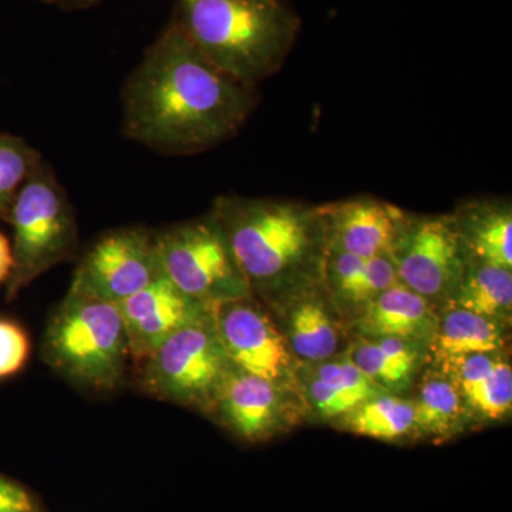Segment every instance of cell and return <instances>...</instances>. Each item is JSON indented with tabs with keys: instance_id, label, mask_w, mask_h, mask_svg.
Segmentation results:
<instances>
[{
	"instance_id": "9c48e42d",
	"label": "cell",
	"mask_w": 512,
	"mask_h": 512,
	"mask_svg": "<svg viewBox=\"0 0 512 512\" xmlns=\"http://www.w3.org/2000/svg\"><path fill=\"white\" fill-rule=\"evenodd\" d=\"M160 276L156 232L144 227L111 229L84 252L69 292L117 305Z\"/></svg>"
},
{
	"instance_id": "52a82bcc",
	"label": "cell",
	"mask_w": 512,
	"mask_h": 512,
	"mask_svg": "<svg viewBox=\"0 0 512 512\" xmlns=\"http://www.w3.org/2000/svg\"><path fill=\"white\" fill-rule=\"evenodd\" d=\"M154 232L163 275L191 298L214 306L252 295L211 211Z\"/></svg>"
},
{
	"instance_id": "44dd1931",
	"label": "cell",
	"mask_w": 512,
	"mask_h": 512,
	"mask_svg": "<svg viewBox=\"0 0 512 512\" xmlns=\"http://www.w3.org/2000/svg\"><path fill=\"white\" fill-rule=\"evenodd\" d=\"M413 403L417 439L441 443L463 433L473 423L456 382L440 367L434 366L424 373Z\"/></svg>"
},
{
	"instance_id": "cb8c5ba5",
	"label": "cell",
	"mask_w": 512,
	"mask_h": 512,
	"mask_svg": "<svg viewBox=\"0 0 512 512\" xmlns=\"http://www.w3.org/2000/svg\"><path fill=\"white\" fill-rule=\"evenodd\" d=\"M444 306L505 323L512 311V271L468 259L466 271Z\"/></svg>"
},
{
	"instance_id": "8fae6325",
	"label": "cell",
	"mask_w": 512,
	"mask_h": 512,
	"mask_svg": "<svg viewBox=\"0 0 512 512\" xmlns=\"http://www.w3.org/2000/svg\"><path fill=\"white\" fill-rule=\"evenodd\" d=\"M214 323L232 365L271 382H296L299 363L274 316L254 295L214 305Z\"/></svg>"
},
{
	"instance_id": "ffe728a7",
	"label": "cell",
	"mask_w": 512,
	"mask_h": 512,
	"mask_svg": "<svg viewBox=\"0 0 512 512\" xmlns=\"http://www.w3.org/2000/svg\"><path fill=\"white\" fill-rule=\"evenodd\" d=\"M505 323L477 313L444 306L429 342L436 365L473 355L503 353Z\"/></svg>"
},
{
	"instance_id": "7402d4cb",
	"label": "cell",
	"mask_w": 512,
	"mask_h": 512,
	"mask_svg": "<svg viewBox=\"0 0 512 512\" xmlns=\"http://www.w3.org/2000/svg\"><path fill=\"white\" fill-rule=\"evenodd\" d=\"M348 356L357 369L386 393L397 394L413 382L424 357V345L399 338L356 336Z\"/></svg>"
},
{
	"instance_id": "d4e9b609",
	"label": "cell",
	"mask_w": 512,
	"mask_h": 512,
	"mask_svg": "<svg viewBox=\"0 0 512 512\" xmlns=\"http://www.w3.org/2000/svg\"><path fill=\"white\" fill-rule=\"evenodd\" d=\"M42 160L28 141L0 133V221L8 220L16 195Z\"/></svg>"
},
{
	"instance_id": "83f0119b",
	"label": "cell",
	"mask_w": 512,
	"mask_h": 512,
	"mask_svg": "<svg viewBox=\"0 0 512 512\" xmlns=\"http://www.w3.org/2000/svg\"><path fill=\"white\" fill-rule=\"evenodd\" d=\"M13 256L9 239L0 232V285L9 281L12 274Z\"/></svg>"
},
{
	"instance_id": "3957f363",
	"label": "cell",
	"mask_w": 512,
	"mask_h": 512,
	"mask_svg": "<svg viewBox=\"0 0 512 512\" xmlns=\"http://www.w3.org/2000/svg\"><path fill=\"white\" fill-rule=\"evenodd\" d=\"M174 19L211 63L252 87L282 69L302 28L282 0H177Z\"/></svg>"
},
{
	"instance_id": "484cf974",
	"label": "cell",
	"mask_w": 512,
	"mask_h": 512,
	"mask_svg": "<svg viewBox=\"0 0 512 512\" xmlns=\"http://www.w3.org/2000/svg\"><path fill=\"white\" fill-rule=\"evenodd\" d=\"M29 356L28 332L15 320L0 319V379L18 375Z\"/></svg>"
},
{
	"instance_id": "5b68a950",
	"label": "cell",
	"mask_w": 512,
	"mask_h": 512,
	"mask_svg": "<svg viewBox=\"0 0 512 512\" xmlns=\"http://www.w3.org/2000/svg\"><path fill=\"white\" fill-rule=\"evenodd\" d=\"M6 222L13 228L6 298L13 301L39 276L74 258L79 248L72 202L45 158L20 188Z\"/></svg>"
},
{
	"instance_id": "2e32d148",
	"label": "cell",
	"mask_w": 512,
	"mask_h": 512,
	"mask_svg": "<svg viewBox=\"0 0 512 512\" xmlns=\"http://www.w3.org/2000/svg\"><path fill=\"white\" fill-rule=\"evenodd\" d=\"M322 281L343 319L353 323L399 278L392 256L365 259L328 245Z\"/></svg>"
},
{
	"instance_id": "9a60e30c",
	"label": "cell",
	"mask_w": 512,
	"mask_h": 512,
	"mask_svg": "<svg viewBox=\"0 0 512 512\" xmlns=\"http://www.w3.org/2000/svg\"><path fill=\"white\" fill-rule=\"evenodd\" d=\"M296 387L306 412L323 421H335L356 406L383 392L350 360L348 355L320 363L299 365Z\"/></svg>"
},
{
	"instance_id": "ba28073f",
	"label": "cell",
	"mask_w": 512,
	"mask_h": 512,
	"mask_svg": "<svg viewBox=\"0 0 512 512\" xmlns=\"http://www.w3.org/2000/svg\"><path fill=\"white\" fill-rule=\"evenodd\" d=\"M392 259L400 284L437 309L451 298L468 264L450 214H407Z\"/></svg>"
},
{
	"instance_id": "d6986e66",
	"label": "cell",
	"mask_w": 512,
	"mask_h": 512,
	"mask_svg": "<svg viewBox=\"0 0 512 512\" xmlns=\"http://www.w3.org/2000/svg\"><path fill=\"white\" fill-rule=\"evenodd\" d=\"M468 259L512 271V207L507 198H480L450 214Z\"/></svg>"
},
{
	"instance_id": "7c38bea8",
	"label": "cell",
	"mask_w": 512,
	"mask_h": 512,
	"mask_svg": "<svg viewBox=\"0 0 512 512\" xmlns=\"http://www.w3.org/2000/svg\"><path fill=\"white\" fill-rule=\"evenodd\" d=\"M265 306L299 365L338 357L348 329L323 281L286 293Z\"/></svg>"
},
{
	"instance_id": "8992f818",
	"label": "cell",
	"mask_w": 512,
	"mask_h": 512,
	"mask_svg": "<svg viewBox=\"0 0 512 512\" xmlns=\"http://www.w3.org/2000/svg\"><path fill=\"white\" fill-rule=\"evenodd\" d=\"M138 365L143 392L208 414L234 366L215 328L214 312L175 332Z\"/></svg>"
},
{
	"instance_id": "277c9868",
	"label": "cell",
	"mask_w": 512,
	"mask_h": 512,
	"mask_svg": "<svg viewBox=\"0 0 512 512\" xmlns=\"http://www.w3.org/2000/svg\"><path fill=\"white\" fill-rule=\"evenodd\" d=\"M42 356L82 389H119L131 359L119 309L114 303L67 292L47 325Z\"/></svg>"
},
{
	"instance_id": "7a4b0ae2",
	"label": "cell",
	"mask_w": 512,
	"mask_h": 512,
	"mask_svg": "<svg viewBox=\"0 0 512 512\" xmlns=\"http://www.w3.org/2000/svg\"><path fill=\"white\" fill-rule=\"evenodd\" d=\"M211 212L252 295L265 305L322 282L328 239L318 205L222 195Z\"/></svg>"
},
{
	"instance_id": "6da1fadb",
	"label": "cell",
	"mask_w": 512,
	"mask_h": 512,
	"mask_svg": "<svg viewBox=\"0 0 512 512\" xmlns=\"http://www.w3.org/2000/svg\"><path fill=\"white\" fill-rule=\"evenodd\" d=\"M256 104V87L218 69L173 18L127 79L123 130L156 153L192 156L237 136Z\"/></svg>"
},
{
	"instance_id": "4fadbf2b",
	"label": "cell",
	"mask_w": 512,
	"mask_h": 512,
	"mask_svg": "<svg viewBox=\"0 0 512 512\" xmlns=\"http://www.w3.org/2000/svg\"><path fill=\"white\" fill-rule=\"evenodd\" d=\"M130 357L146 359L178 330L210 318L214 306L191 298L165 276L117 303Z\"/></svg>"
},
{
	"instance_id": "603a6c76",
	"label": "cell",
	"mask_w": 512,
	"mask_h": 512,
	"mask_svg": "<svg viewBox=\"0 0 512 512\" xmlns=\"http://www.w3.org/2000/svg\"><path fill=\"white\" fill-rule=\"evenodd\" d=\"M340 429L386 443L416 440L413 400L382 393L335 420Z\"/></svg>"
},
{
	"instance_id": "e0dca14e",
	"label": "cell",
	"mask_w": 512,
	"mask_h": 512,
	"mask_svg": "<svg viewBox=\"0 0 512 512\" xmlns=\"http://www.w3.org/2000/svg\"><path fill=\"white\" fill-rule=\"evenodd\" d=\"M436 366L453 377L473 423H495L511 413L512 369L503 353L467 356Z\"/></svg>"
},
{
	"instance_id": "4316f807",
	"label": "cell",
	"mask_w": 512,
	"mask_h": 512,
	"mask_svg": "<svg viewBox=\"0 0 512 512\" xmlns=\"http://www.w3.org/2000/svg\"><path fill=\"white\" fill-rule=\"evenodd\" d=\"M0 512H36L35 503L25 488L0 476Z\"/></svg>"
},
{
	"instance_id": "ac0fdd59",
	"label": "cell",
	"mask_w": 512,
	"mask_h": 512,
	"mask_svg": "<svg viewBox=\"0 0 512 512\" xmlns=\"http://www.w3.org/2000/svg\"><path fill=\"white\" fill-rule=\"evenodd\" d=\"M437 320L433 303L396 282L367 306L352 330L363 338H399L424 345L430 342Z\"/></svg>"
},
{
	"instance_id": "30bf717a",
	"label": "cell",
	"mask_w": 512,
	"mask_h": 512,
	"mask_svg": "<svg viewBox=\"0 0 512 512\" xmlns=\"http://www.w3.org/2000/svg\"><path fill=\"white\" fill-rule=\"evenodd\" d=\"M305 412L296 382H271L232 366L210 414L239 440L256 444L288 433Z\"/></svg>"
},
{
	"instance_id": "5bb4252c",
	"label": "cell",
	"mask_w": 512,
	"mask_h": 512,
	"mask_svg": "<svg viewBox=\"0 0 512 512\" xmlns=\"http://www.w3.org/2000/svg\"><path fill=\"white\" fill-rule=\"evenodd\" d=\"M328 245L360 258L392 256L407 212L369 195L318 205Z\"/></svg>"
},
{
	"instance_id": "f1b7e54d",
	"label": "cell",
	"mask_w": 512,
	"mask_h": 512,
	"mask_svg": "<svg viewBox=\"0 0 512 512\" xmlns=\"http://www.w3.org/2000/svg\"><path fill=\"white\" fill-rule=\"evenodd\" d=\"M50 5L59 6L62 9L80 10L89 9L92 6L99 5L101 0H42Z\"/></svg>"
}]
</instances>
